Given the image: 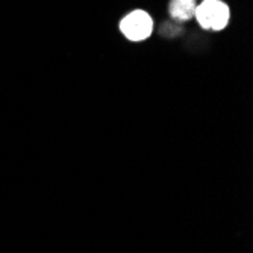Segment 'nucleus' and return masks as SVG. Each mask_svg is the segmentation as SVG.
<instances>
[{"mask_svg": "<svg viewBox=\"0 0 253 253\" xmlns=\"http://www.w3.org/2000/svg\"><path fill=\"white\" fill-rule=\"evenodd\" d=\"M193 20L203 31L223 32L231 25L232 9L224 0H200Z\"/></svg>", "mask_w": 253, "mask_h": 253, "instance_id": "obj_1", "label": "nucleus"}, {"mask_svg": "<svg viewBox=\"0 0 253 253\" xmlns=\"http://www.w3.org/2000/svg\"><path fill=\"white\" fill-rule=\"evenodd\" d=\"M119 31L129 42L140 44L147 41L155 32V18L143 8H135L126 12L119 21Z\"/></svg>", "mask_w": 253, "mask_h": 253, "instance_id": "obj_2", "label": "nucleus"}, {"mask_svg": "<svg viewBox=\"0 0 253 253\" xmlns=\"http://www.w3.org/2000/svg\"><path fill=\"white\" fill-rule=\"evenodd\" d=\"M197 0H169L167 12L169 17L182 25V23L191 21L194 18V12L197 8Z\"/></svg>", "mask_w": 253, "mask_h": 253, "instance_id": "obj_3", "label": "nucleus"}, {"mask_svg": "<svg viewBox=\"0 0 253 253\" xmlns=\"http://www.w3.org/2000/svg\"><path fill=\"white\" fill-rule=\"evenodd\" d=\"M159 32L163 34L164 37H176L180 32V25L176 21H173V20H170V21L164 23V25L161 26Z\"/></svg>", "mask_w": 253, "mask_h": 253, "instance_id": "obj_4", "label": "nucleus"}]
</instances>
